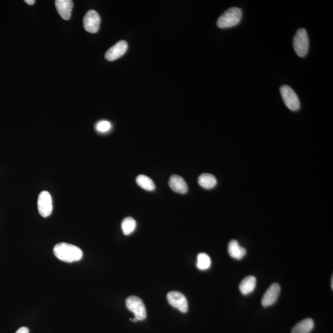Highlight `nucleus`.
Returning <instances> with one entry per match:
<instances>
[{"mask_svg": "<svg viewBox=\"0 0 333 333\" xmlns=\"http://www.w3.org/2000/svg\"><path fill=\"white\" fill-rule=\"evenodd\" d=\"M97 131L101 133H106L110 131L111 128V124L110 122L106 121V120H102L100 121L96 125Z\"/></svg>", "mask_w": 333, "mask_h": 333, "instance_id": "nucleus-20", "label": "nucleus"}, {"mask_svg": "<svg viewBox=\"0 0 333 333\" xmlns=\"http://www.w3.org/2000/svg\"><path fill=\"white\" fill-rule=\"evenodd\" d=\"M128 49V44L125 40L117 42L106 53L105 58L109 61L116 60L124 55Z\"/></svg>", "mask_w": 333, "mask_h": 333, "instance_id": "nucleus-10", "label": "nucleus"}, {"mask_svg": "<svg viewBox=\"0 0 333 333\" xmlns=\"http://www.w3.org/2000/svg\"><path fill=\"white\" fill-rule=\"evenodd\" d=\"M281 288L278 283L270 285L262 298L261 303L264 307L272 306L278 300Z\"/></svg>", "mask_w": 333, "mask_h": 333, "instance_id": "nucleus-9", "label": "nucleus"}, {"mask_svg": "<svg viewBox=\"0 0 333 333\" xmlns=\"http://www.w3.org/2000/svg\"><path fill=\"white\" fill-rule=\"evenodd\" d=\"M167 300L172 307L178 309L180 312L183 313L187 312L188 304L185 296L183 294L178 292H170L167 295Z\"/></svg>", "mask_w": 333, "mask_h": 333, "instance_id": "nucleus-8", "label": "nucleus"}, {"mask_svg": "<svg viewBox=\"0 0 333 333\" xmlns=\"http://www.w3.org/2000/svg\"><path fill=\"white\" fill-rule=\"evenodd\" d=\"M257 279L255 276L250 275L243 279L240 284V292L243 295H248L253 293L256 287Z\"/></svg>", "mask_w": 333, "mask_h": 333, "instance_id": "nucleus-14", "label": "nucleus"}, {"mask_svg": "<svg viewBox=\"0 0 333 333\" xmlns=\"http://www.w3.org/2000/svg\"><path fill=\"white\" fill-rule=\"evenodd\" d=\"M314 327V322L311 318H306L296 324L292 333H310Z\"/></svg>", "mask_w": 333, "mask_h": 333, "instance_id": "nucleus-15", "label": "nucleus"}, {"mask_svg": "<svg viewBox=\"0 0 333 333\" xmlns=\"http://www.w3.org/2000/svg\"><path fill=\"white\" fill-rule=\"evenodd\" d=\"M280 93L284 104L288 109L293 111H296L300 109L301 103L298 95L290 86H281Z\"/></svg>", "mask_w": 333, "mask_h": 333, "instance_id": "nucleus-5", "label": "nucleus"}, {"mask_svg": "<svg viewBox=\"0 0 333 333\" xmlns=\"http://www.w3.org/2000/svg\"><path fill=\"white\" fill-rule=\"evenodd\" d=\"M198 183L203 188L210 189L216 186L217 180L213 175L204 173L198 178Z\"/></svg>", "mask_w": 333, "mask_h": 333, "instance_id": "nucleus-16", "label": "nucleus"}, {"mask_svg": "<svg viewBox=\"0 0 333 333\" xmlns=\"http://www.w3.org/2000/svg\"><path fill=\"white\" fill-rule=\"evenodd\" d=\"M101 23L99 14L94 10H89L83 18V26L86 31L94 33L99 31Z\"/></svg>", "mask_w": 333, "mask_h": 333, "instance_id": "nucleus-7", "label": "nucleus"}, {"mask_svg": "<svg viewBox=\"0 0 333 333\" xmlns=\"http://www.w3.org/2000/svg\"><path fill=\"white\" fill-rule=\"evenodd\" d=\"M136 182L139 186L147 191H153L156 188V185L151 179L145 175H139L136 178Z\"/></svg>", "mask_w": 333, "mask_h": 333, "instance_id": "nucleus-17", "label": "nucleus"}, {"mask_svg": "<svg viewBox=\"0 0 333 333\" xmlns=\"http://www.w3.org/2000/svg\"><path fill=\"white\" fill-rule=\"evenodd\" d=\"M211 260L210 257L205 253L198 254L197 258V267L201 270H206L211 267Z\"/></svg>", "mask_w": 333, "mask_h": 333, "instance_id": "nucleus-19", "label": "nucleus"}, {"mask_svg": "<svg viewBox=\"0 0 333 333\" xmlns=\"http://www.w3.org/2000/svg\"><path fill=\"white\" fill-rule=\"evenodd\" d=\"M16 333H29V330L27 327H21V328L17 330Z\"/></svg>", "mask_w": 333, "mask_h": 333, "instance_id": "nucleus-21", "label": "nucleus"}, {"mask_svg": "<svg viewBox=\"0 0 333 333\" xmlns=\"http://www.w3.org/2000/svg\"><path fill=\"white\" fill-rule=\"evenodd\" d=\"M228 251L232 258L237 260L242 259L246 254V249L242 247L236 240H231L229 243Z\"/></svg>", "mask_w": 333, "mask_h": 333, "instance_id": "nucleus-13", "label": "nucleus"}, {"mask_svg": "<svg viewBox=\"0 0 333 333\" xmlns=\"http://www.w3.org/2000/svg\"><path fill=\"white\" fill-rule=\"evenodd\" d=\"M25 2H26L28 5H32L35 4V0H26Z\"/></svg>", "mask_w": 333, "mask_h": 333, "instance_id": "nucleus-22", "label": "nucleus"}, {"mask_svg": "<svg viewBox=\"0 0 333 333\" xmlns=\"http://www.w3.org/2000/svg\"><path fill=\"white\" fill-rule=\"evenodd\" d=\"M331 288L333 289V277H331Z\"/></svg>", "mask_w": 333, "mask_h": 333, "instance_id": "nucleus-23", "label": "nucleus"}, {"mask_svg": "<svg viewBox=\"0 0 333 333\" xmlns=\"http://www.w3.org/2000/svg\"><path fill=\"white\" fill-rule=\"evenodd\" d=\"M121 227L124 233L126 236L133 233L136 227V222L135 220L131 217L125 218L122 221Z\"/></svg>", "mask_w": 333, "mask_h": 333, "instance_id": "nucleus-18", "label": "nucleus"}, {"mask_svg": "<svg viewBox=\"0 0 333 333\" xmlns=\"http://www.w3.org/2000/svg\"><path fill=\"white\" fill-rule=\"evenodd\" d=\"M38 209L42 217H49L53 211V201L51 195L46 191L40 193L38 198Z\"/></svg>", "mask_w": 333, "mask_h": 333, "instance_id": "nucleus-6", "label": "nucleus"}, {"mask_svg": "<svg viewBox=\"0 0 333 333\" xmlns=\"http://www.w3.org/2000/svg\"><path fill=\"white\" fill-rule=\"evenodd\" d=\"M170 188L173 192L184 194L187 192V185L184 179L177 175H173L170 177L169 181Z\"/></svg>", "mask_w": 333, "mask_h": 333, "instance_id": "nucleus-12", "label": "nucleus"}, {"mask_svg": "<svg viewBox=\"0 0 333 333\" xmlns=\"http://www.w3.org/2000/svg\"><path fill=\"white\" fill-rule=\"evenodd\" d=\"M242 10L240 8L232 7L226 10L217 21V26L220 29L233 27L237 26L242 20Z\"/></svg>", "mask_w": 333, "mask_h": 333, "instance_id": "nucleus-2", "label": "nucleus"}, {"mask_svg": "<svg viewBox=\"0 0 333 333\" xmlns=\"http://www.w3.org/2000/svg\"><path fill=\"white\" fill-rule=\"evenodd\" d=\"M53 253L58 259L68 263L79 261L83 257V252L79 248L66 243L56 245Z\"/></svg>", "mask_w": 333, "mask_h": 333, "instance_id": "nucleus-1", "label": "nucleus"}, {"mask_svg": "<svg viewBox=\"0 0 333 333\" xmlns=\"http://www.w3.org/2000/svg\"><path fill=\"white\" fill-rule=\"evenodd\" d=\"M126 306L130 312H133L138 321L144 320L147 318V310L144 302L135 296H130L126 300Z\"/></svg>", "mask_w": 333, "mask_h": 333, "instance_id": "nucleus-4", "label": "nucleus"}, {"mask_svg": "<svg viewBox=\"0 0 333 333\" xmlns=\"http://www.w3.org/2000/svg\"><path fill=\"white\" fill-rule=\"evenodd\" d=\"M293 47L299 57H306L309 52V39L306 30L299 29L293 38Z\"/></svg>", "mask_w": 333, "mask_h": 333, "instance_id": "nucleus-3", "label": "nucleus"}, {"mask_svg": "<svg viewBox=\"0 0 333 333\" xmlns=\"http://www.w3.org/2000/svg\"><path fill=\"white\" fill-rule=\"evenodd\" d=\"M56 8L60 15L64 20L71 18L73 2L71 0H57L55 2Z\"/></svg>", "mask_w": 333, "mask_h": 333, "instance_id": "nucleus-11", "label": "nucleus"}]
</instances>
